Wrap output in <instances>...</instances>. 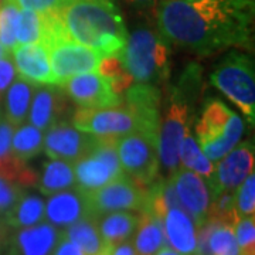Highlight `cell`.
I'll return each instance as SVG.
<instances>
[{"label":"cell","instance_id":"cell-5","mask_svg":"<svg viewBox=\"0 0 255 255\" xmlns=\"http://www.w3.org/2000/svg\"><path fill=\"white\" fill-rule=\"evenodd\" d=\"M211 84L233 101L247 119H255L254 61L241 51L228 53L211 73Z\"/></svg>","mask_w":255,"mask_h":255},{"label":"cell","instance_id":"cell-24","mask_svg":"<svg viewBox=\"0 0 255 255\" xmlns=\"http://www.w3.org/2000/svg\"><path fill=\"white\" fill-rule=\"evenodd\" d=\"M139 223V216L128 211H114L97 217V226L108 247L132 237Z\"/></svg>","mask_w":255,"mask_h":255},{"label":"cell","instance_id":"cell-16","mask_svg":"<svg viewBox=\"0 0 255 255\" xmlns=\"http://www.w3.org/2000/svg\"><path fill=\"white\" fill-rule=\"evenodd\" d=\"M127 107L136 115L140 133L157 143L160 127V91L156 85L136 84L128 90L125 95Z\"/></svg>","mask_w":255,"mask_h":255},{"label":"cell","instance_id":"cell-26","mask_svg":"<svg viewBox=\"0 0 255 255\" xmlns=\"http://www.w3.org/2000/svg\"><path fill=\"white\" fill-rule=\"evenodd\" d=\"M34 90H36V84L26 81L20 77L7 90L4 117L14 128H18L27 121L30 102L33 98Z\"/></svg>","mask_w":255,"mask_h":255},{"label":"cell","instance_id":"cell-39","mask_svg":"<svg viewBox=\"0 0 255 255\" xmlns=\"http://www.w3.org/2000/svg\"><path fill=\"white\" fill-rule=\"evenodd\" d=\"M21 9H30L38 13L57 11L63 7L67 0H14Z\"/></svg>","mask_w":255,"mask_h":255},{"label":"cell","instance_id":"cell-36","mask_svg":"<svg viewBox=\"0 0 255 255\" xmlns=\"http://www.w3.org/2000/svg\"><path fill=\"white\" fill-rule=\"evenodd\" d=\"M23 193L24 191L20 186L0 177V216L7 213L17 203Z\"/></svg>","mask_w":255,"mask_h":255},{"label":"cell","instance_id":"cell-29","mask_svg":"<svg viewBox=\"0 0 255 255\" xmlns=\"http://www.w3.org/2000/svg\"><path fill=\"white\" fill-rule=\"evenodd\" d=\"M179 160H182L184 169L191 170L199 176H204L207 180L214 172L213 162H210L206 155H203L196 137L190 133H187L183 139L180 150H179Z\"/></svg>","mask_w":255,"mask_h":255},{"label":"cell","instance_id":"cell-34","mask_svg":"<svg viewBox=\"0 0 255 255\" xmlns=\"http://www.w3.org/2000/svg\"><path fill=\"white\" fill-rule=\"evenodd\" d=\"M236 210L238 217H251L255 213V174L254 172L234 191Z\"/></svg>","mask_w":255,"mask_h":255},{"label":"cell","instance_id":"cell-15","mask_svg":"<svg viewBox=\"0 0 255 255\" xmlns=\"http://www.w3.org/2000/svg\"><path fill=\"white\" fill-rule=\"evenodd\" d=\"M170 180L173 183L174 191L182 203L183 209L196 221L197 227L206 223L211 203L209 184L197 173L187 169H177Z\"/></svg>","mask_w":255,"mask_h":255},{"label":"cell","instance_id":"cell-21","mask_svg":"<svg viewBox=\"0 0 255 255\" xmlns=\"http://www.w3.org/2000/svg\"><path fill=\"white\" fill-rule=\"evenodd\" d=\"M73 164L77 189L84 194L98 190L105 184L117 180L110 169L90 153L75 160Z\"/></svg>","mask_w":255,"mask_h":255},{"label":"cell","instance_id":"cell-43","mask_svg":"<svg viewBox=\"0 0 255 255\" xmlns=\"http://www.w3.org/2000/svg\"><path fill=\"white\" fill-rule=\"evenodd\" d=\"M105 255H137L135 248H133V244L130 241H122L119 244H115V246L108 247Z\"/></svg>","mask_w":255,"mask_h":255},{"label":"cell","instance_id":"cell-30","mask_svg":"<svg viewBox=\"0 0 255 255\" xmlns=\"http://www.w3.org/2000/svg\"><path fill=\"white\" fill-rule=\"evenodd\" d=\"M18 11V4L14 0H3L0 4V44L7 54L17 46Z\"/></svg>","mask_w":255,"mask_h":255},{"label":"cell","instance_id":"cell-8","mask_svg":"<svg viewBox=\"0 0 255 255\" xmlns=\"http://www.w3.org/2000/svg\"><path fill=\"white\" fill-rule=\"evenodd\" d=\"M73 127L98 137H122L140 132L136 115L124 107L78 108L74 112Z\"/></svg>","mask_w":255,"mask_h":255},{"label":"cell","instance_id":"cell-41","mask_svg":"<svg viewBox=\"0 0 255 255\" xmlns=\"http://www.w3.org/2000/svg\"><path fill=\"white\" fill-rule=\"evenodd\" d=\"M133 78H132V75L129 73L121 74L118 77H114V78H111L110 80V85H111V90L115 92L117 95H121L122 97V94L125 91H128L132 85H133Z\"/></svg>","mask_w":255,"mask_h":255},{"label":"cell","instance_id":"cell-23","mask_svg":"<svg viewBox=\"0 0 255 255\" xmlns=\"http://www.w3.org/2000/svg\"><path fill=\"white\" fill-rule=\"evenodd\" d=\"M46 219V204L40 196L26 194L21 197L11 209L3 214V221L7 227L27 228L43 223Z\"/></svg>","mask_w":255,"mask_h":255},{"label":"cell","instance_id":"cell-6","mask_svg":"<svg viewBox=\"0 0 255 255\" xmlns=\"http://www.w3.org/2000/svg\"><path fill=\"white\" fill-rule=\"evenodd\" d=\"M169 100V107L164 118L160 119L157 133V159L164 170L172 176L179 169V150L183 139L189 133L191 108L190 104L174 90Z\"/></svg>","mask_w":255,"mask_h":255},{"label":"cell","instance_id":"cell-10","mask_svg":"<svg viewBox=\"0 0 255 255\" xmlns=\"http://www.w3.org/2000/svg\"><path fill=\"white\" fill-rule=\"evenodd\" d=\"M50 55V67L54 74L55 85L80 75L94 73L102 55L88 47L74 41L73 38L61 40L47 48Z\"/></svg>","mask_w":255,"mask_h":255},{"label":"cell","instance_id":"cell-42","mask_svg":"<svg viewBox=\"0 0 255 255\" xmlns=\"http://www.w3.org/2000/svg\"><path fill=\"white\" fill-rule=\"evenodd\" d=\"M53 255H85L82 253L81 250L78 247L74 244L73 241H70L68 238L64 236L61 233V237L58 240L57 246H55V250Z\"/></svg>","mask_w":255,"mask_h":255},{"label":"cell","instance_id":"cell-38","mask_svg":"<svg viewBox=\"0 0 255 255\" xmlns=\"http://www.w3.org/2000/svg\"><path fill=\"white\" fill-rule=\"evenodd\" d=\"M16 75H17L16 67L10 58V54L0 58V101L3 100L4 92L9 90V87L11 85V82L14 81Z\"/></svg>","mask_w":255,"mask_h":255},{"label":"cell","instance_id":"cell-31","mask_svg":"<svg viewBox=\"0 0 255 255\" xmlns=\"http://www.w3.org/2000/svg\"><path fill=\"white\" fill-rule=\"evenodd\" d=\"M209 248L211 255H240L234 228L213 221L209 234Z\"/></svg>","mask_w":255,"mask_h":255},{"label":"cell","instance_id":"cell-33","mask_svg":"<svg viewBox=\"0 0 255 255\" xmlns=\"http://www.w3.org/2000/svg\"><path fill=\"white\" fill-rule=\"evenodd\" d=\"M117 140L118 137H98L90 150V155L97 157L102 163L110 169L115 179H122L127 174L122 169V164L119 160L118 150H117Z\"/></svg>","mask_w":255,"mask_h":255},{"label":"cell","instance_id":"cell-12","mask_svg":"<svg viewBox=\"0 0 255 255\" xmlns=\"http://www.w3.org/2000/svg\"><path fill=\"white\" fill-rule=\"evenodd\" d=\"M95 140L97 136L78 130L68 121H61L47 129L43 149L50 159L74 163L90 153Z\"/></svg>","mask_w":255,"mask_h":255},{"label":"cell","instance_id":"cell-40","mask_svg":"<svg viewBox=\"0 0 255 255\" xmlns=\"http://www.w3.org/2000/svg\"><path fill=\"white\" fill-rule=\"evenodd\" d=\"M14 129L16 128L6 119L4 114L0 112V159L11 153V137Z\"/></svg>","mask_w":255,"mask_h":255},{"label":"cell","instance_id":"cell-25","mask_svg":"<svg viewBox=\"0 0 255 255\" xmlns=\"http://www.w3.org/2000/svg\"><path fill=\"white\" fill-rule=\"evenodd\" d=\"M63 234L85 255H105L108 250L97 226V219L91 216L68 226Z\"/></svg>","mask_w":255,"mask_h":255},{"label":"cell","instance_id":"cell-1","mask_svg":"<svg viewBox=\"0 0 255 255\" xmlns=\"http://www.w3.org/2000/svg\"><path fill=\"white\" fill-rule=\"evenodd\" d=\"M155 13L163 38L201 57L253 47L254 0H160Z\"/></svg>","mask_w":255,"mask_h":255},{"label":"cell","instance_id":"cell-9","mask_svg":"<svg viewBox=\"0 0 255 255\" xmlns=\"http://www.w3.org/2000/svg\"><path fill=\"white\" fill-rule=\"evenodd\" d=\"M146 189L139 187L128 176L105 184L98 190L85 194L90 216L97 219L114 211H142L145 206Z\"/></svg>","mask_w":255,"mask_h":255},{"label":"cell","instance_id":"cell-45","mask_svg":"<svg viewBox=\"0 0 255 255\" xmlns=\"http://www.w3.org/2000/svg\"><path fill=\"white\" fill-rule=\"evenodd\" d=\"M155 255H182L180 253H177V251H174L173 248H170V247L164 246L163 248H160Z\"/></svg>","mask_w":255,"mask_h":255},{"label":"cell","instance_id":"cell-20","mask_svg":"<svg viewBox=\"0 0 255 255\" xmlns=\"http://www.w3.org/2000/svg\"><path fill=\"white\" fill-rule=\"evenodd\" d=\"M167 244L182 255H194L197 247V224L184 209H169L163 217Z\"/></svg>","mask_w":255,"mask_h":255},{"label":"cell","instance_id":"cell-7","mask_svg":"<svg viewBox=\"0 0 255 255\" xmlns=\"http://www.w3.org/2000/svg\"><path fill=\"white\" fill-rule=\"evenodd\" d=\"M124 172L139 187L147 189L159 176L157 143L140 132L129 133L117 140Z\"/></svg>","mask_w":255,"mask_h":255},{"label":"cell","instance_id":"cell-37","mask_svg":"<svg viewBox=\"0 0 255 255\" xmlns=\"http://www.w3.org/2000/svg\"><path fill=\"white\" fill-rule=\"evenodd\" d=\"M97 71L101 77L111 80L114 77H118L121 74H124L127 70H125V67H124V64H122L118 55H108V57L101 58L98 67H97Z\"/></svg>","mask_w":255,"mask_h":255},{"label":"cell","instance_id":"cell-46","mask_svg":"<svg viewBox=\"0 0 255 255\" xmlns=\"http://www.w3.org/2000/svg\"><path fill=\"white\" fill-rule=\"evenodd\" d=\"M1 1H3V0H0V4H1Z\"/></svg>","mask_w":255,"mask_h":255},{"label":"cell","instance_id":"cell-28","mask_svg":"<svg viewBox=\"0 0 255 255\" xmlns=\"http://www.w3.org/2000/svg\"><path fill=\"white\" fill-rule=\"evenodd\" d=\"M44 147L43 132L33 125H20L11 137V153L23 162L36 157Z\"/></svg>","mask_w":255,"mask_h":255},{"label":"cell","instance_id":"cell-11","mask_svg":"<svg viewBox=\"0 0 255 255\" xmlns=\"http://www.w3.org/2000/svg\"><path fill=\"white\" fill-rule=\"evenodd\" d=\"M254 160L253 142H243L230 150L223 159H220L211 177L207 180L211 199H214L221 191H236L246 180L247 176L254 172Z\"/></svg>","mask_w":255,"mask_h":255},{"label":"cell","instance_id":"cell-44","mask_svg":"<svg viewBox=\"0 0 255 255\" xmlns=\"http://www.w3.org/2000/svg\"><path fill=\"white\" fill-rule=\"evenodd\" d=\"M130 6L140 10H153L157 6L159 0H125Z\"/></svg>","mask_w":255,"mask_h":255},{"label":"cell","instance_id":"cell-19","mask_svg":"<svg viewBox=\"0 0 255 255\" xmlns=\"http://www.w3.org/2000/svg\"><path fill=\"white\" fill-rule=\"evenodd\" d=\"M61 233L50 223L20 228L10 240L9 255H53Z\"/></svg>","mask_w":255,"mask_h":255},{"label":"cell","instance_id":"cell-2","mask_svg":"<svg viewBox=\"0 0 255 255\" xmlns=\"http://www.w3.org/2000/svg\"><path fill=\"white\" fill-rule=\"evenodd\" d=\"M57 11L74 41L102 57L124 50L128 31L114 0H67Z\"/></svg>","mask_w":255,"mask_h":255},{"label":"cell","instance_id":"cell-22","mask_svg":"<svg viewBox=\"0 0 255 255\" xmlns=\"http://www.w3.org/2000/svg\"><path fill=\"white\" fill-rule=\"evenodd\" d=\"M136 234L133 238V248L137 255H155L163 248L167 241L164 236L163 220L150 213H140Z\"/></svg>","mask_w":255,"mask_h":255},{"label":"cell","instance_id":"cell-32","mask_svg":"<svg viewBox=\"0 0 255 255\" xmlns=\"http://www.w3.org/2000/svg\"><path fill=\"white\" fill-rule=\"evenodd\" d=\"M41 31H43L41 13L30 9H21L18 11L17 33H16L17 46L40 43Z\"/></svg>","mask_w":255,"mask_h":255},{"label":"cell","instance_id":"cell-14","mask_svg":"<svg viewBox=\"0 0 255 255\" xmlns=\"http://www.w3.org/2000/svg\"><path fill=\"white\" fill-rule=\"evenodd\" d=\"M68 112L70 102L65 97V92L58 85H36L27 115L30 125L40 130H47L57 122L67 121L64 118Z\"/></svg>","mask_w":255,"mask_h":255},{"label":"cell","instance_id":"cell-18","mask_svg":"<svg viewBox=\"0 0 255 255\" xmlns=\"http://www.w3.org/2000/svg\"><path fill=\"white\" fill-rule=\"evenodd\" d=\"M90 217L85 194L77 187L51 194L46 204V220L54 227H68Z\"/></svg>","mask_w":255,"mask_h":255},{"label":"cell","instance_id":"cell-27","mask_svg":"<svg viewBox=\"0 0 255 255\" xmlns=\"http://www.w3.org/2000/svg\"><path fill=\"white\" fill-rule=\"evenodd\" d=\"M75 186V177L71 163L64 160H54L44 164L43 172L38 176L37 189L44 196H51L58 191L67 190Z\"/></svg>","mask_w":255,"mask_h":255},{"label":"cell","instance_id":"cell-35","mask_svg":"<svg viewBox=\"0 0 255 255\" xmlns=\"http://www.w3.org/2000/svg\"><path fill=\"white\" fill-rule=\"evenodd\" d=\"M234 236L237 240L240 255H255V220L251 217H240L234 226Z\"/></svg>","mask_w":255,"mask_h":255},{"label":"cell","instance_id":"cell-47","mask_svg":"<svg viewBox=\"0 0 255 255\" xmlns=\"http://www.w3.org/2000/svg\"><path fill=\"white\" fill-rule=\"evenodd\" d=\"M0 112H1V111H0Z\"/></svg>","mask_w":255,"mask_h":255},{"label":"cell","instance_id":"cell-4","mask_svg":"<svg viewBox=\"0 0 255 255\" xmlns=\"http://www.w3.org/2000/svg\"><path fill=\"white\" fill-rule=\"evenodd\" d=\"M243 119L217 100L206 104L196 124V135L201 150L210 162H219L233 150L243 136Z\"/></svg>","mask_w":255,"mask_h":255},{"label":"cell","instance_id":"cell-3","mask_svg":"<svg viewBox=\"0 0 255 255\" xmlns=\"http://www.w3.org/2000/svg\"><path fill=\"white\" fill-rule=\"evenodd\" d=\"M118 57L136 84L157 87L170 73L167 43L160 33L149 27L132 31Z\"/></svg>","mask_w":255,"mask_h":255},{"label":"cell","instance_id":"cell-17","mask_svg":"<svg viewBox=\"0 0 255 255\" xmlns=\"http://www.w3.org/2000/svg\"><path fill=\"white\" fill-rule=\"evenodd\" d=\"M14 55V67L18 77L33 84H53L54 74L50 67L48 51L41 43L16 46L11 51Z\"/></svg>","mask_w":255,"mask_h":255},{"label":"cell","instance_id":"cell-13","mask_svg":"<svg viewBox=\"0 0 255 255\" xmlns=\"http://www.w3.org/2000/svg\"><path fill=\"white\" fill-rule=\"evenodd\" d=\"M58 87L81 108H110L124 102L121 95L111 90L110 80L97 74L75 75L61 82Z\"/></svg>","mask_w":255,"mask_h":255}]
</instances>
